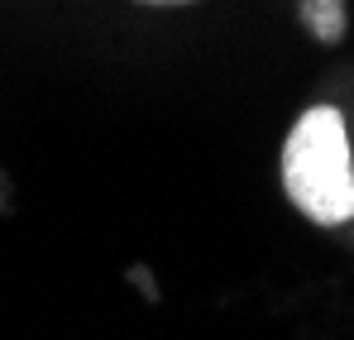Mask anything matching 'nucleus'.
I'll return each mask as SVG.
<instances>
[{
    "label": "nucleus",
    "mask_w": 354,
    "mask_h": 340,
    "mask_svg": "<svg viewBox=\"0 0 354 340\" xmlns=\"http://www.w3.org/2000/svg\"><path fill=\"white\" fill-rule=\"evenodd\" d=\"M283 187L301 216L340 226L354 216V163L335 106H311L283 144Z\"/></svg>",
    "instance_id": "1"
},
{
    "label": "nucleus",
    "mask_w": 354,
    "mask_h": 340,
    "mask_svg": "<svg viewBox=\"0 0 354 340\" xmlns=\"http://www.w3.org/2000/svg\"><path fill=\"white\" fill-rule=\"evenodd\" d=\"M306 19L316 29V39L335 44L345 34V15H340V0H306Z\"/></svg>",
    "instance_id": "2"
},
{
    "label": "nucleus",
    "mask_w": 354,
    "mask_h": 340,
    "mask_svg": "<svg viewBox=\"0 0 354 340\" xmlns=\"http://www.w3.org/2000/svg\"><path fill=\"white\" fill-rule=\"evenodd\" d=\"M139 5H192V0H139Z\"/></svg>",
    "instance_id": "3"
}]
</instances>
